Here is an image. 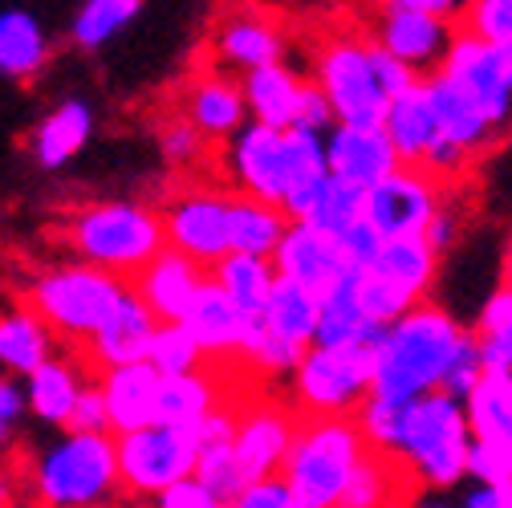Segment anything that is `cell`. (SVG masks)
<instances>
[{"mask_svg": "<svg viewBox=\"0 0 512 508\" xmlns=\"http://www.w3.org/2000/svg\"><path fill=\"white\" fill-rule=\"evenodd\" d=\"M305 224H313L317 232H326V236H346L354 224L366 220V192L338 175H330V183L317 192V200L309 204V212L301 216Z\"/></svg>", "mask_w": 512, "mask_h": 508, "instance_id": "60d3db41", "label": "cell"}, {"mask_svg": "<svg viewBox=\"0 0 512 508\" xmlns=\"http://www.w3.org/2000/svg\"><path fill=\"white\" fill-rule=\"evenodd\" d=\"M261 322H265L269 334L309 350V346H317V326H322V293L281 277Z\"/></svg>", "mask_w": 512, "mask_h": 508, "instance_id": "d590c367", "label": "cell"}, {"mask_svg": "<svg viewBox=\"0 0 512 508\" xmlns=\"http://www.w3.org/2000/svg\"><path fill=\"white\" fill-rule=\"evenodd\" d=\"M370 456L358 419H301L293 452L281 468L297 508H342L346 488Z\"/></svg>", "mask_w": 512, "mask_h": 508, "instance_id": "8992f818", "label": "cell"}, {"mask_svg": "<svg viewBox=\"0 0 512 508\" xmlns=\"http://www.w3.org/2000/svg\"><path fill=\"white\" fill-rule=\"evenodd\" d=\"M443 78H452L468 102L488 118V126L496 131L500 143L512 139V82H508V57L504 49L472 37L460 29L452 53L443 61Z\"/></svg>", "mask_w": 512, "mask_h": 508, "instance_id": "7c38bea8", "label": "cell"}, {"mask_svg": "<svg viewBox=\"0 0 512 508\" xmlns=\"http://www.w3.org/2000/svg\"><path fill=\"white\" fill-rule=\"evenodd\" d=\"M273 265L281 277L297 281V285H309L317 293H326L330 285H338L350 269L346 261V252H342V240L338 236H326V232H317L313 224L305 220H293L281 248L273 252Z\"/></svg>", "mask_w": 512, "mask_h": 508, "instance_id": "7402d4cb", "label": "cell"}, {"mask_svg": "<svg viewBox=\"0 0 512 508\" xmlns=\"http://www.w3.org/2000/svg\"><path fill=\"white\" fill-rule=\"evenodd\" d=\"M179 114L196 126V131L212 143V147H224L232 143L244 126L252 122L248 114V98H244V86L240 78L224 74V70H204L196 78H187L183 86V98H179Z\"/></svg>", "mask_w": 512, "mask_h": 508, "instance_id": "d6986e66", "label": "cell"}, {"mask_svg": "<svg viewBox=\"0 0 512 508\" xmlns=\"http://www.w3.org/2000/svg\"><path fill=\"white\" fill-rule=\"evenodd\" d=\"M94 139V110L82 98H66L57 102L29 135V151L45 171L66 167L70 159H78L86 151V143Z\"/></svg>", "mask_w": 512, "mask_h": 508, "instance_id": "484cf974", "label": "cell"}, {"mask_svg": "<svg viewBox=\"0 0 512 508\" xmlns=\"http://www.w3.org/2000/svg\"><path fill=\"white\" fill-rule=\"evenodd\" d=\"M139 13H143V0H82V9L74 13V25H70V37L78 49L94 53L106 41H114Z\"/></svg>", "mask_w": 512, "mask_h": 508, "instance_id": "b9f144b4", "label": "cell"}, {"mask_svg": "<svg viewBox=\"0 0 512 508\" xmlns=\"http://www.w3.org/2000/svg\"><path fill=\"white\" fill-rule=\"evenodd\" d=\"M118 439V476L122 492L147 496L155 500L171 484L196 476L200 468V435L196 431H179L167 423H151L131 435H114Z\"/></svg>", "mask_w": 512, "mask_h": 508, "instance_id": "30bf717a", "label": "cell"}, {"mask_svg": "<svg viewBox=\"0 0 512 508\" xmlns=\"http://www.w3.org/2000/svg\"><path fill=\"white\" fill-rule=\"evenodd\" d=\"M118 488L114 435L61 431L29 464V496L37 508H102Z\"/></svg>", "mask_w": 512, "mask_h": 508, "instance_id": "5b68a950", "label": "cell"}, {"mask_svg": "<svg viewBox=\"0 0 512 508\" xmlns=\"http://www.w3.org/2000/svg\"><path fill=\"white\" fill-rule=\"evenodd\" d=\"M208 277L212 273L200 261L183 257V252H175V248H163L159 257L135 277V293L155 309L159 322H183V313L191 309V301L200 297Z\"/></svg>", "mask_w": 512, "mask_h": 508, "instance_id": "603a6c76", "label": "cell"}, {"mask_svg": "<svg viewBox=\"0 0 512 508\" xmlns=\"http://www.w3.org/2000/svg\"><path fill=\"white\" fill-rule=\"evenodd\" d=\"M387 135L399 151V163L403 167H423L431 147L439 143V118H435V106H431V94H427V78L415 82L407 94H399L387 110Z\"/></svg>", "mask_w": 512, "mask_h": 508, "instance_id": "f546056e", "label": "cell"}, {"mask_svg": "<svg viewBox=\"0 0 512 508\" xmlns=\"http://www.w3.org/2000/svg\"><path fill=\"white\" fill-rule=\"evenodd\" d=\"M159 317L155 309L135 293V285L122 293L118 309L110 313V322L98 330V338L82 350V358L102 374V370H114V366H135V362H147L151 358V342L159 334Z\"/></svg>", "mask_w": 512, "mask_h": 508, "instance_id": "ffe728a7", "label": "cell"}, {"mask_svg": "<svg viewBox=\"0 0 512 508\" xmlns=\"http://www.w3.org/2000/svg\"><path fill=\"white\" fill-rule=\"evenodd\" d=\"M208 147H212V143H208L183 114H175V118H167V122L159 126V151H163V159H167L171 167H179V171L204 163Z\"/></svg>", "mask_w": 512, "mask_h": 508, "instance_id": "bcb514c9", "label": "cell"}, {"mask_svg": "<svg viewBox=\"0 0 512 508\" xmlns=\"http://www.w3.org/2000/svg\"><path fill=\"white\" fill-rule=\"evenodd\" d=\"M464 411L480 443L512 452V374L508 370H488L480 378V387L464 399Z\"/></svg>", "mask_w": 512, "mask_h": 508, "instance_id": "74e56055", "label": "cell"}, {"mask_svg": "<svg viewBox=\"0 0 512 508\" xmlns=\"http://www.w3.org/2000/svg\"><path fill=\"white\" fill-rule=\"evenodd\" d=\"M86 358H66L57 354L49 358L41 370H33L25 378V395H29V415L41 423V427H53V431H70V419L90 387L86 378Z\"/></svg>", "mask_w": 512, "mask_h": 508, "instance_id": "d4e9b609", "label": "cell"}, {"mask_svg": "<svg viewBox=\"0 0 512 508\" xmlns=\"http://www.w3.org/2000/svg\"><path fill=\"white\" fill-rule=\"evenodd\" d=\"M212 281L248 313V317H265L273 289L281 281L277 265L269 257H248V252H228V257L212 269Z\"/></svg>", "mask_w": 512, "mask_h": 508, "instance_id": "8d00e7d4", "label": "cell"}, {"mask_svg": "<svg viewBox=\"0 0 512 508\" xmlns=\"http://www.w3.org/2000/svg\"><path fill=\"white\" fill-rule=\"evenodd\" d=\"M49 57H53L49 33L29 9L9 5L0 13V74L9 82H29L49 66Z\"/></svg>", "mask_w": 512, "mask_h": 508, "instance_id": "d6a6232c", "label": "cell"}, {"mask_svg": "<svg viewBox=\"0 0 512 508\" xmlns=\"http://www.w3.org/2000/svg\"><path fill=\"white\" fill-rule=\"evenodd\" d=\"M500 285L512 289V232L504 240V252H500Z\"/></svg>", "mask_w": 512, "mask_h": 508, "instance_id": "94428289", "label": "cell"}, {"mask_svg": "<svg viewBox=\"0 0 512 508\" xmlns=\"http://www.w3.org/2000/svg\"><path fill=\"white\" fill-rule=\"evenodd\" d=\"M163 378H175V374H191V370H204L208 354L200 350V342L187 334L183 322H163L155 342H151V358H147Z\"/></svg>", "mask_w": 512, "mask_h": 508, "instance_id": "ee69618b", "label": "cell"}, {"mask_svg": "<svg viewBox=\"0 0 512 508\" xmlns=\"http://www.w3.org/2000/svg\"><path fill=\"white\" fill-rule=\"evenodd\" d=\"M326 155H330V171L338 179L362 187V192H370V187H378L382 179H391L403 167L387 126L334 122V131L326 135Z\"/></svg>", "mask_w": 512, "mask_h": 508, "instance_id": "44dd1931", "label": "cell"}, {"mask_svg": "<svg viewBox=\"0 0 512 508\" xmlns=\"http://www.w3.org/2000/svg\"><path fill=\"white\" fill-rule=\"evenodd\" d=\"M382 326L362 305L358 273H346L338 285L322 293V326H317V346H350V342H378Z\"/></svg>", "mask_w": 512, "mask_h": 508, "instance_id": "836d02e7", "label": "cell"}, {"mask_svg": "<svg viewBox=\"0 0 512 508\" xmlns=\"http://www.w3.org/2000/svg\"><path fill=\"white\" fill-rule=\"evenodd\" d=\"M443 204H447V183H439L423 167H399L391 179H382L366 192V220L387 240H411V236H427Z\"/></svg>", "mask_w": 512, "mask_h": 508, "instance_id": "5bb4252c", "label": "cell"}, {"mask_svg": "<svg viewBox=\"0 0 512 508\" xmlns=\"http://www.w3.org/2000/svg\"><path fill=\"white\" fill-rule=\"evenodd\" d=\"M460 29L496 49H508L512 45V0H472Z\"/></svg>", "mask_w": 512, "mask_h": 508, "instance_id": "7dc6e473", "label": "cell"}, {"mask_svg": "<svg viewBox=\"0 0 512 508\" xmlns=\"http://www.w3.org/2000/svg\"><path fill=\"white\" fill-rule=\"evenodd\" d=\"M403 415H407V407L382 403V399L370 395V403L354 415L358 427H362V435H366V443H370V452H378V456H395V448H399V431H403Z\"/></svg>", "mask_w": 512, "mask_h": 508, "instance_id": "f6af8a7d", "label": "cell"}, {"mask_svg": "<svg viewBox=\"0 0 512 508\" xmlns=\"http://www.w3.org/2000/svg\"><path fill=\"white\" fill-rule=\"evenodd\" d=\"M366 33L395 61H403L415 78H435L443 70L447 53H452L456 37H460V25H447V21H435V17H423V13L382 9Z\"/></svg>", "mask_w": 512, "mask_h": 508, "instance_id": "ac0fdd59", "label": "cell"}, {"mask_svg": "<svg viewBox=\"0 0 512 508\" xmlns=\"http://www.w3.org/2000/svg\"><path fill=\"white\" fill-rule=\"evenodd\" d=\"M131 289L122 277L102 273L86 261H53L29 273L21 289V305H29L41 322L57 334V342H66L74 350H86L98 330L110 322V313L118 309L122 293Z\"/></svg>", "mask_w": 512, "mask_h": 508, "instance_id": "3957f363", "label": "cell"}, {"mask_svg": "<svg viewBox=\"0 0 512 508\" xmlns=\"http://www.w3.org/2000/svg\"><path fill=\"white\" fill-rule=\"evenodd\" d=\"M183 326L200 342L208 362H248L256 342L265 334L261 317H248L212 277L200 289V297L191 301V309L183 313Z\"/></svg>", "mask_w": 512, "mask_h": 508, "instance_id": "e0dca14e", "label": "cell"}, {"mask_svg": "<svg viewBox=\"0 0 512 508\" xmlns=\"http://www.w3.org/2000/svg\"><path fill=\"white\" fill-rule=\"evenodd\" d=\"M476 448V435L468 423V411L447 391H435L407 407L395 464L411 476L423 492H452L468 480V460Z\"/></svg>", "mask_w": 512, "mask_h": 508, "instance_id": "277c9868", "label": "cell"}, {"mask_svg": "<svg viewBox=\"0 0 512 508\" xmlns=\"http://www.w3.org/2000/svg\"><path fill=\"white\" fill-rule=\"evenodd\" d=\"M382 248H387V236H382L370 220L354 224V228L342 236V252H346V261H350L354 273H366V269L382 257Z\"/></svg>", "mask_w": 512, "mask_h": 508, "instance_id": "f5cc1de1", "label": "cell"}, {"mask_svg": "<svg viewBox=\"0 0 512 508\" xmlns=\"http://www.w3.org/2000/svg\"><path fill=\"white\" fill-rule=\"evenodd\" d=\"M70 431L114 435V427H110V407H106V395H102V387H98V378H90V387H86V395H82V403H78V411H74V419H70Z\"/></svg>", "mask_w": 512, "mask_h": 508, "instance_id": "11a10c76", "label": "cell"}, {"mask_svg": "<svg viewBox=\"0 0 512 508\" xmlns=\"http://www.w3.org/2000/svg\"><path fill=\"white\" fill-rule=\"evenodd\" d=\"M98 387L106 395L114 435H131V431H143V427L159 423V387H163V374L151 362L102 370L98 374Z\"/></svg>", "mask_w": 512, "mask_h": 508, "instance_id": "cb8c5ba5", "label": "cell"}, {"mask_svg": "<svg viewBox=\"0 0 512 508\" xmlns=\"http://www.w3.org/2000/svg\"><path fill=\"white\" fill-rule=\"evenodd\" d=\"M57 240L74 261L135 285V277L167 248V228L163 212L139 200H94L61 220Z\"/></svg>", "mask_w": 512, "mask_h": 508, "instance_id": "7a4b0ae2", "label": "cell"}, {"mask_svg": "<svg viewBox=\"0 0 512 508\" xmlns=\"http://www.w3.org/2000/svg\"><path fill=\"white\" fill-rule=\"evenodd\" d=\"M293 216L277 204L236 196L232 200V252H248V257H269L281 248Z\"/></svg>", "mask_w": 512, "mask_h": 508, "instance_id": "f35d334b", "label": "cell"}, {"mask_svg": "<svg viewBox=\"0 0 512 508\" xmlns=\"http://www.w3.org/2000/svg\"><path fill=\"white\" fill-rule=\"evenodd\" d=\"M407 508H460V500H443V492H423V496H411Z\"/></svg>", "mask_w": 512, "mask_h": 508, "instance_id": "91938a15", "label": "cell"}, {"mask_svg": "<svg viewBox=\"0 0 512 508\" xmlns=\"http://www.w3.org/2000/svg\"><path fill=\"white\" fill-rule=\"evenodd\" d=\"M472 330H476V338H480V346H484V366L512 374V289L496 285V289L480 301Z\"/></svg>", "mask_w": 512, "mask_h": 508, "instance_id": "7bdbcfd3", "label": "cell"}, {"mask_svg": "<svg viewBox=\"0 0 512 508\" xmlns=\"http://www.w3.org/2000/svg\"><path fill=\"white\" fill-rule=\"evenodd\" d=\"M313 82L330 98L334 118L350 126H382L395 102L378 78L370 33L358 29L334 33L313 49Z\"/></svg>", "mask_w": 512, "mask_h": 508, "instance_id": "ba28073f", "label": "cell"}, {"mask_svg": "<svg viewBox=\"0 0 512 508\" xmlns=\"http://www.w3.org/2000/svg\"><path fill=\"white\" fill-rule=\"evenodd\" d=\"M427 94H431V106H435V118H439V135L447 143H456L464 155H472L480 163V155H488L492 147H500L496 131L488 126V118L468 102V94L452 82V78H427Z\"/></svg>", "mask_w": 512, "mask_h": 508, "instance_id": "83f0119b", "label": "cell"}, {"mask_svg": "<svg viewBox=\"0 0 512 508\" xmlns=\"http://www.w3.org/2000/svg\"><path fill=\"white\" fill-rule=\"evenodd\" d=\"M504 57H508V82H512V45L504 49Z\"/></svg>", "mask_w": 512, "mask_h": 508, "instance_id": "6125c7cd", "label": "cell"}, {"mask_svg": "<svg viewBox=\"0 0 512 508\" xmlns=\"http://www.w3.org/2000/svg\"><path fill=\"white\" fill-rule=\"evenodd\" d=\"M382 9H399V13H423L447 25H464L468 0H382Z\"/></svg>", "mask_w": 512, "mask_h": 508, "instance_id": "9f6ffc18", "label": "cell"}, {"mask_svg": "<svg viewBox=\"0 0 512 508\" xmlns=\"http://www.w3.org/2000/svg\"><path fill=\"white\" fill-rule=\"evenodd\" d=\"M301 411L281 399H261L240 407V427H236V460L248 484L281 476L293 439L301 431Z\"/></svg>", "mask_w": 512, "mask_h": 508, "instance_id": "9a60e30c", "label": "cell"}, {"mask_svg": "<svg viewBox=\"0 0 512 508\" xmlns=\"http://www.w3.org/2000/svg\"><path fill=\"white\" fill-rule=\"evenodd\" d=\"M301 358H305V346H293V342H285V338L265 330L261 342H256V350H252V358H248V366H256L269 378H293Z\"/></svg>", "mask_w": 512, "mask_h": 508, "instance_id": "c3c4849f", "label": "cell"}, {"mask_svg": "<svg viewBox=\"0 0 512 508\" xmlns=\"http://www.w3.org/2000/svg\"><path fill=\"white\" fill-rule=\"evenodd\" d=\"M208 53L216 61V70L244 78L265 66H277L289 53V37L281 29V21L256 5H236V9H220L208 33Z\"/></svg>", "mask_w": 512, "mask_h": 508, "instance_id": "4fadbf2b", "label": "cell"}, {"mask_svg": "<svg viewBox=\"0 0 512 508\" xmlns=\"http://www.w3.org/2000/svg\"><path fill=\"white\" fill-rule=\"evenodd\" d=\"M305 82L289 61H277V66H265L256 74H244V98H248V114L252 122L273 126V131H293L297 114H301V98H305Z\"/></svg>", "mask_w": 512, "mask_h": 508, "instance_id": "f1b7e54d", "label": "cell"}, {"mask_svg": "<svg viewBox=\"0 0 512 508\" xmlns=\"http://www.w3.org/2000/svg\"><path fill=\"white\" fill-rule=\"evenodd\" d=\"M236 427H240V407H220L196 435H200V468L196 476L204 484H212L224 500H236L248 480L240 472V460H236Z\"/></svg>", "mask_w": 512, "mask_h": 508, "instance_id": "4dcf8cb0", "label": "cell"}, {"mask_svg": "<svg viewBox=\"0 0 512 508\" xmlns=\"http://www.w3.org/2000/svg\"><path fill=\"white\" fill-rule=\"evenodd\" d=\"M468 480L472 484H492V488H512V452L476 439L472 460H468Z\"/></svg>", "mask_w": 512, "mask_h": 508, "instance_id": "f907efd6", "label": "cell"}, {"mask_svg": "<svg viewBox=\"0 0 512 508\" xmlns=\"http://www.w3.org/2000/svg\"><path fill=\"white\" fill-rule=\"evenodd\" d=\"M29 415V395H25V378L17 374H5L0 378V435H5V443L17 439V427L21 419Z\"/></svg>", "mask_w": 512, "mask_h": 508, "instance_id": "db71d44e", "label": "cell"}, {"mask_svg": "<svg viewBox=\"0 0 512 508\" xmlns=\"http://www.w3.org/2000/svg\"><path fill=\"white\" fill-rule=\"evenodd\" d=\"M460 508H512V488H492V484H468L460 496Z\"/></svg>", "mask_w": 512, "mask_h": 508, "instance_id": "680465c9", "label": "cell"}, {"mask_svg": "<svg viewBox=\"0 0 512 508\" xmlns=\"http://www.w3.org/2000/svg\"><path fill=\"white\" fill-rule=\"evenodd\" d=\"M488 374V366H484V346H480V338H476V330H472V338H468V346L460 350V358H456V366H452V374H447V383H443V391L452 395V399H468L476 387H480V378Z\"/></svg>", "mask_w": 512, "mask_h": 508, "instance_id": "681fc988", "label": "cell"}, {"mask_svg": "<svg viewBox=\"0 0 512 508\" xmlns=\"http://www.w3.org/2000/svg\"><path fill=\"white\" fill-rule=\"evenodd\" d=\"M460 232H464L460 208H456V204H443V208H439V216H435V220H431V228H427V244L439 252V257H447V252L456 248Z\"/></svg>", "mask_w": 512, "mask_h": 508, "instance_id": "6f0895ef", "label": "cell"}, {"mask_svg": "<svg viewBox=\"0 0 512 508\" xmlns=\"http://www.w3.org/2000/svg\"><path fill=\"white\" fill-rule=\"evenodd\" d=\"M374 346H309L289 378V403L305 419H354L374 395Z\"/></svg>", "mask_w": 512, "mask_h": 508, "instance_id": "52a82bcc", "label": "cell"}, {"mask_svg": "<svg viewBox=\"0 0 512 508\" xmlns=\"http://www.w3.org/2000/svg\"><path fill=\"white\" fill-rule=\"evenodd\" d=\"M439 252L427 244V236H411V240H387L382 257L358 273L362 285V305L374 317V326L387 330L391 322H399L403 313H411L415 305L431 301L435 277H439Z\"/></svg>", "mask_w": 512, "mask_h": 508, "instance_id": "9c48e42d", "label": "cell"}, {"mask_svg": "<svg viewBox=\"0 0 512 508\" xmlns=\"http://www.w3.org/2000/svg\"><path fill=\"white\" fill-rule=\"evenodd\" d=\"M411 476L391 460L370 452L366 464L358 468L354 484L342 496V508H395L399 500H411Z\"/></svg>", "mask_w": 512, "mask_h": 508, "instance_id": "ab89813d", "label": "cell"}, {"mask_svg": "<svg viewBox=\"0 0 512 508\" xmlns=\"http://www.w3.org/2000/svg\"><path fill=\"white\" fill-rule=\"evenodd\" d=\"M468 5H472V0H468Z\"/></svg>", "mask_w": 512, "mask_h": 508, "instance_id": "be15d7a7", "label": "cell"}, {"mask_svg": "<svg viewBox=\"0 0 512 508\" xmlns=\"http://www.w3.org/2000/svg\"><path fill=\"white\" fill-rule=\"evenodd\" d=\"M155 508H232V500H224L212 484H204L200 476H187L179 484H171L167 492H159L151 500Z\"/></svg>", "mask_w": 512, "mask_h": 508, "instance_id": "816d5d0a", "label": "cell"}, {"mask_svg": "<svg viewBox=\"0 0 512 508\" xmlns=\"http://www.w3.org/2000/svg\"><path fill=\"white\" fill-rule=\"evenodd\" d=\"M232 187H212V183H191L175 192L159 212L167 228V248L183 252V257L200 261L208 273L232 252Z\"/></svg>", "mask_w": 512, "mask_h": 508, "instance_id": "8fae6325", "label": "cell"}, {"mask_svg": "<svg viewBox=\"0 0 512 508\" xmlns=\"http://www.w3.org/2000/svg\"><path fill=\"white\" fill-rule=\"evenodd\" d=\"M220 167L236 196L285 208V131L248 122L232 143L220 147Z\"/></svg>", "mask_w": 512, "mask_h": 508, "instance_id": "2e32d148", "label": "cell"}, {"mask_svg": "<svg viewBox=\"0 0 512 508\" xmlns=\"http://www.w3.org/2000/svg\"><path fill=\"white\" fill-rule=\"evenodd\" d=\"M330 155H326V135L293 126L285 131V212L301 220L317 192L330 183Z\"/></svg>", "mask_w": 512, "mask_h": 508, "instance_id": "4316f807", "label": "cell"}, {"mask_svg": "<svg viewBox=\"0 0 512 508\" xmlns=\"http://www.w3.org/2000/svg\"><path fill=\"white\" fill-rule=\"evenodd\" d=\"M57 334L41 322V317L29 305H9L5 317H0V362H5V374L29 378L33 370H41L49 358H57Z\"/></svg>", "mask_w": 512, "mask_h": 508, "instance_id": "1f68e13d", "label": "cell"}, {"mask_svg": "<svg viewBox=\"0 0 512 508\" xmlns=\"http://www.w3.org/2000/svg\"><path fill=\"white\" fill-rule=\"evenodd\" d=\"M468 338L472 326H464L447 305L435 301L415 305L411 313H403L399 322L382 330L374 346V399L411 407L443 391Z\"/></svg>", "mask_w": 512, "mask_h": 508, "instance_id": "6da1fadb", "label": "cell"}, {"mask_svg": "<svg viewBox=\"0 0 512 508\" xmlns=\"http://www.w3.org/2000/svg\"><path fill=\"white\" fill-rule=\"evenodd\" d=\"M220 407H224V399H220V387L208 370L163 378V387H159V423L179 427V431H200Z\"/></svg>", "mask_w": 512, "mask_h": 508, "instance_id": "e575fe53", "label": "cell"}]
</instances>
